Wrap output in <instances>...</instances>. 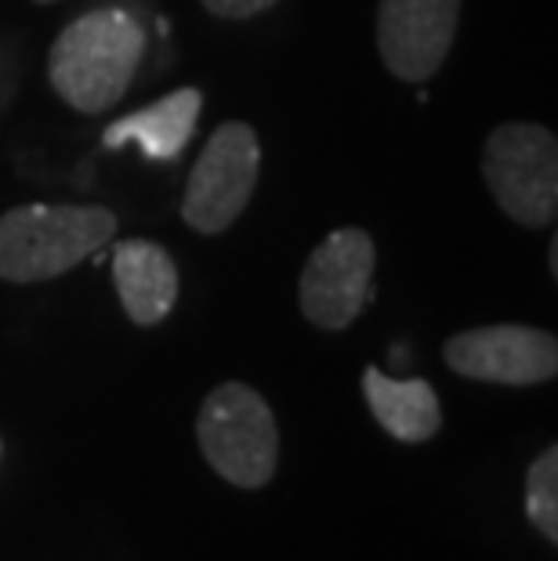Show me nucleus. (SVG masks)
<instances>
[{"mask_svg": "<svg viewBox=\"0 0 558 561\" xmlns=\"http://www.w3.org/2000/svg\"><path fill=\"white\" fill-rule=\"evenodd\" d=\"M146 30L124 8H94L80 15L47 55V80L69 110L94 116L113 110L138 73Z\"/></svg>", "mask_w": 558, "mask_h": 561, "instance_id": "1", "label": "nucleus"}, {"mask_svg": "<svg viewBox=\"0 0 558 561\" xmlns=\"http://www.w3.org/2000/svg\"><path fill=\"white\" fill-rule=\"evenodd\" d=\"M113 232L116 218L105 207H15L0 218V279H55L99 254Z\"/></svg>", "mask_w": 558, "mask_h": 561, "instance_id": "2", "label": "nucleus"}, {"mask_svg": "<svg viewBox=\"0 0 558 561\" xmlns=\"http://www.w3.org/2000/svg\"><path fill=\"white\" fill-rule=\"evenodd\" d=\"M196 438L207 463L225 482L240 489H258L276 474L280 432L269 402L247 385L215 388L200 405Z\"/></svg>", "mask_w": 558, "mask_h": 561, "instance_id": "3", "label": "nucleus"}, {"mask_svg": "<svg viewBox=\"0 0 558 561\" xmlns=\"http://www.w3.org/2000/svg\"><path fill=\"white\" fill-rule=\"evenodd\" d=\"M482 178L512 221L544 229L558 214V141L540 124H501L486 138Z\"/></svg>", "mask_w": 558, "mask_h": 561, "instance_id": "4", "label": "nucleus"}, {"mask_svg": "<svg viewBox=\"0 0 558 561\" xmlns=\"http://www.w3.org/2000/svg\"><path fill=\"white\" fill-rule=\"evenodd\" d=\"M258 167H261V146L254 127L240 121L221 124L204 152L193 163L189 174L185 199H182V218L189 229L218 236L240 218L247 199H251L258 185Z\"/></svg>", "mask_w": 558, "mask_h": 561, "instance_id": "5", "label": "nucleus"}, {"mask_svg": "<svg viewBox=\"0 0 558 561\" xmlns=\"http://www.w3.org/2000/svg\"><path fill=\"white\" fill-rule=\"evenodd\" d=\"M374 240L363 229L330 232L305 261L301 312L319 330H349L374 294Z\"/></svg>", "mask_w": 558, "mask_h": 561, "instance_id": "6", "label": "nucleus"}, {"mask_svg": "<svg viewBox=\"0 0 558 561\" xmlns=\"http://www.w3.org/2000/svg\"><path fill=\"white\" fill-rule=\"evenodd\" d=\"M460 0H382L377 47L391 77L424 83L443 69L457 41Z\"/></svg>", "mask_w": 558, "mask_h": 561, "instance_id": "7", "label": "nucleus"}, {"mask_svg": "<svg viewBox=\"0 0 558 561\" xmlns=\"http://www.w3.org/2000/svg\"><path fill=\"white\" fill-rule=\"evenodd\" d=\"M446 366L490 385H544L558 369V341L533 327H482L446 341Z\"/></svg>", "mask_w": 558, "mask_h": 561, "instance_id": "8", "label": "nucleus"}, {"mask_svg": "<svg viewBox=\"0 0 558 561\" xmlns=\"http://www.w3.org/2000/svg\"><path fill=\"white\" fill-rule=\"evenodd\" d=\"M113 279L130 322L157 327L178 301V268L171 254L149 240H124L113 247Z\"/></svg>", "mask_w": 558, "mask_h": 561, "instance_id": "9", "label": "nucleus"}, {"mask_svg": "<svg viewBox=\"0 0 558 561\" xmlns=\"http://www.w3.org/2000/svg\"><path fill=\"white\" fill-rule=\"evenodd\" d=\"M200 110H204V94L196 88H178L168 99L146 105V110L124 116L105 127V149H121V146H138L149 160L171 163L178 152L189 146L193 138Z\"/></svg>", "mask_w": 558, "mask_h": 561, "instance_id": "10", "label": "nucleus"}, {"mask_svg": "<svg viewBox=\"0 0 558 561\" xmlns=\"http://www.w3.org/2000/svg\"><path fill=\"white\" fill-rule=\"evenodd\" d=\"M363 396L371 402L377 424L399 442H424L443 424L439 399L429 380H396L371 366L363 374Z\"/></svg>", "mask_w": 558, "mask_h": 561, "instance_id": "11", "label": "nucleus"}, {"mask_svg": "<svg viewBox=\"0 0 558 561\" xmlns=\"http://www.w3.org/2000/svg\"><path fill=\"white\" fill-rule=\"evenodd\" d=\"M526 511L529 522L558 543V449H544L526 479Z\"/></svg>", "mask_w": 558, "mask_h": 561, "instance_id": "12", "label": "nucleus"}, {"mask_svg": "<svg viewBox=\"0 0 558 561\" xmlns=\"http://www.w3.org/2000/svg\"><path fill=\"white\" fill-rule=\"evenodd\" d=\"M276 0H204V8L218 19H254L261 11H269Z\"/></svg>", "mask_w": 558, "mask_h": 561, "instance_id": "13", "label": "nucleus"}, {"mask_svg": "<svg viewBox=\"0 0 558 561\" xmlns=\"http://www.w3.org/2000/svg\"><path fill=\"white\" fill-rule=\"evenodd\" d=\"M551 276H558V247L551 243Z\"/></svg>", "mask_w": 558, "mask_h": 561, "instance_id": "14", "label": "nucleus"}, {"mask_svg": "<svg viewBox=\"0 0 558 561\" xmlns=\"http://www.w3.org/2000/svg\"><path fill=\"white\" fill-rule=\"evenodd\" d=\"M37 4H52V0H37Z\"/></svg>", "mask_w": 558, "mask_h": 561, "instance_id": "15", "label": "nucleus"}]
</instances>
